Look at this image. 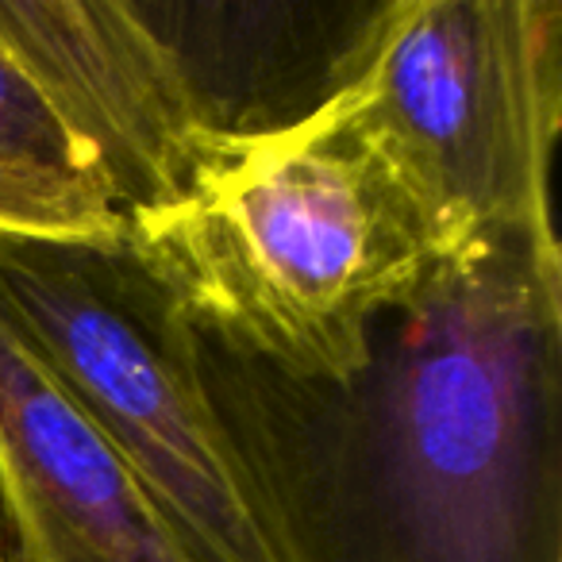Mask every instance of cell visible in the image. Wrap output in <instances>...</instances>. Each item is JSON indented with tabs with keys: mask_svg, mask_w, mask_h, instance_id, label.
<instances>
[{
	"mask_svg": "<svg viewBox=\"0 0 562 562\" xmlns=\"http://www.w3.org/2000/svg\"><path fill=\"white\" fill-rule=\"evenodd\" d=\"M193 355L281 562H562L559 239L443 255L344 382Z\"/></svg>",
	"mask_w": 562,
	"mask_h": 562,
	"instance_id": "obj_1",
	"label": "cell"
},
{
	"mask_svg": "<svg viewBox=\"0 0 562 562\" xmlns=\"http://www.w3.org/2000/svg\"><path fill=\"white\" fill-rule=\"evenodd\" d=\"M124 235L196 331L313 382L355 374L378 316L443 258L344 97L227 147L178 204L124 220Z\"/></svg>",
	"mask_w": 562,
	"mask_h": 562,
	"instance_id": "obj_2",
	"label": "cell"
},
{
	"mask_svg": "<svg viewBox=\"0 0 562 562\" xmlns=\"http://www.w3.org/2000/svg\"><path fill=\"white\" fill-rule=\"evenodd\" d=\"M0 316L116 451L186 562H281L209 405L193 324L124 227L0 232Z\"/></svg>",
	"mask_w": 562,
	"mask_h": 562,
	"instance_id": "obj_3",
	"label": "cell"
},
{
	"mask_svg": "<svg viewBox=\"0 0 562 562\" xmlns=\"http://www.w3.org/2000/svg\"><path fill=\"white\" fill-rule=\"evenodd\" d=\"M339 97L443 255L482 239H559V0H385Z\"/></svg>",
	"mask_w": 562,
	"mask_h": 562,
	"instance_id": "obj_4",
	"label": "cell"
},
{
	"mask_svg": "<svg viewBox=\"0 0 562 562\" xmlns=\"http://www.w3.org/2000/svg\"><path fill=\"white\" fill-rule=\"evenodd\" d=\"M0 40L93 150L120 220L178 204L227 150L139 0H0Z\"/></svg>",
	"mask_w": 562,
	"mask_h": 562,
	"instance_id": "obj_5",
	"label": "cell"
},
{
	"mask_svg": "<svg viewBox=\"0 0 562 562\" xmlns=\"http://www.w3.org/2000/svg\"><path fill=\"white\" fill-rule=\"evenodd\" d=\"M4 562H186L101 431L0 316Z\"/></svg>",
	"mask_w": 562,
	"mask_h": 562,
	"instance_id": "obj_6",
	"label": "cell"
},
{
	"mask_svg": "<svg viewBox=\"0 0 562 562\" xmlns=\"http://www.w3.org/2000/svg\"><path fill=\"white\" fill-rule=\"evenodd\" d=\"M220 147L278 135L359 70L385 0H139Z\"/></svg>",
	"mask_w": 562,
	"mask_h": 562,
	"instance_id": "obj_7",
	"label": "cell"
},
{
	"mask_svg": "<svg viewBox=\"0 0 562 562\" xmlns=\"http://www.w3.org/2000/svg\"><path fill=\"white\" fill-rule=\"evenodd\" d=\"M124 227L93 150L0 40V232L97 239Z\"/></svg>",
	"mask_w": 562,
	"mask_h": 562,
	"instance_id": "obj_8",
	"label": "cell"
},
{
	"mask_svg": "<svg viewBox=\"0 0 562 562\" xmlns=\"http://www.w3.org/2000/svg\"><path fill=\"white\" fill-rule=\"evenodd\" d=\"M0 562H4V536H0Z\"/></svg>",
	"mask_w": 562,
	"mask_h": 562,
	"instance_id": "obj_9",
	"label": "cell"
}]
</instances>
